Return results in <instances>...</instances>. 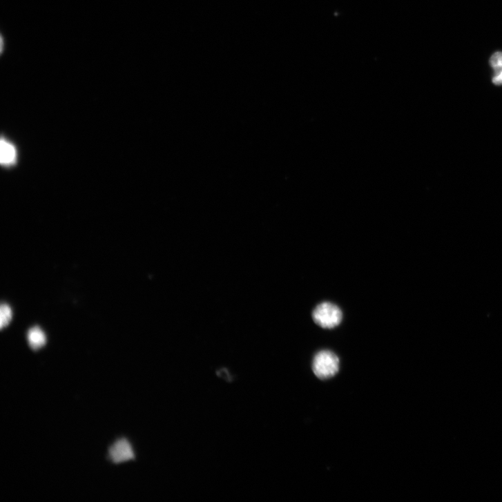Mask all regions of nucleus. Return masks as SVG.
Masks as SVG:
<instances>
[{"mask_svg": "<svg viewBox=\"0 0 502 502\" xmlns=\"http://www.w3.org/2000/svg\"><path fill=\"white\" fill-rule=\"evenodd\" d=\"M340 360L338 356L331 351L322 350L314 356L313 371L320 380H327L338 374Z\"/></svg>", "mask_w": 502, "mask_h": 502, "instance_id": "f257e3e1", "label": "nucleus"}, {"mask_svg": "<svg viewBox=\"0 0 502 502\" xmlns=\"http://www.w3.org/2000/svg\"><path fill=\"white\" fill-rule=\"evenodd\" d=\"M314 322L324 329H334L338 326L342 318L341 310L330 302L320 304L313 312Z\"/></svg>", "mask_w": 502, "mask_h": 502, "instance_id": "f03ea898", "label": "nucleus"}, {"mask_svg": "<svg viewBox=\"0 0 502 502\" xmlns=\"http://www.w3.org/2000/svg\"><path fill=\"white\" fill-rule=\"evenodd\" d=\"M110 457L115 463H122L134 458L130 443L124 439L116 442L109 451Z\"/></svg>", "mask_w": 502, "mask_h": 502, "instance_id": "7ed1b4c3", "label": "nucleus"}, {"mask_svg": "<svg viewBox=\"0 0 502 502\" xmlns=\"http://www.w3.org/2000/svg\"><path fill=\"white\" fill-rule=\"evenodd\" d=\"M17 156V151L14 146L8 141L3 139L1 140V153H0L1 164L5 166H11L15 163Z\"/></svg>", "mask_w": 502, "mask_h": 502, "instance_id": "20e7f679", "label": "nucleus"}, {"mask_svg": "<svg viewBox=\"0 0 502 502\" xmlns=\"http://www.w3.org/2000/svg\"><path fill=\"white\" fill-rule=\"evenodd\" d=\"M490 64L494 70L493 84L502 86V52L494 53L490 57Z\"/></svg>", "mask_w": 502, "mask_h": 502, "instance_id": "39448f33", "label": "nucleus"}, {"mask_svg": "<svg viewBox=\"0 0 502 502\" xmlns=\"http://www.w3.org/2000/svg\"><path fill=\"white\" fill-rule=\"evenodd\" d=\"M29 345L33 349H39L46 342V337L44 331L38 327L30 329L28 333Z\"/></svg>", "mask_w": 502, "mask_h": 502, "instance_id": "423d86ee", "label": "nucleus"}, {"mask_svg": "<svg viewBox=\"0 0 502 502\" xmlns=\"http://www.w3.org/2000/svg\"><path fill=\"white\" fill-rule=\"evenodd\" d=\"M0 312H1V322H0V325H1V328L3 329L10 324L12 317V311L10 306L6 304H3L1 306V310H0Z\"/></svg>", "mask_w": 502, "mask_h": 502, "instance_id": "0eeeda50", "label": "nucleus"}]
</instances>
